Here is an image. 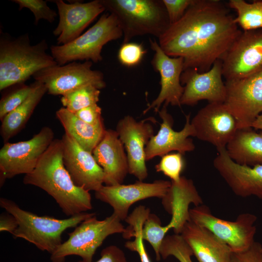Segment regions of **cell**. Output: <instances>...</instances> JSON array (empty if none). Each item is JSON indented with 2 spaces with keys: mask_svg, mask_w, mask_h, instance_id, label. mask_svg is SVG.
Listing matches in <instances>:
<instances>
[{
  "mask_svg": "<svg viewBox=\"0 0 262 262\" xmlns=\"http://www.w3.org/2000/svg\"><path fill=\"white\" fill-rule=\"evenodd\" d=\"M150 213L149 208L140 205L136 207L125 220L129 225L122 233L123 237L126 239L134 237L133 240L127 241L125 246L131 251L137 252L141 262H151L145 249L141 234L144 223Z\"/></svg>",
  "mask_w": 262,
  "mask_h": 262,
  "instance_id": "obj_27",
  "label": "cell"
},
{
  "mask_svg": "<svg viewBox=\"0 0 262 262\" xmlns=\"http://www.w3.org/2000/svg\"><path fill=\"white\" fill-rule=\"evenodd\" d=\"M122 36L116 17L113 14L105 13L92 27L73 41L51 46V55L59 66L77 60L98 63L102 60L103 47Z\"/></svg>",
  "mask_w": 262,
  "mask_h": 262,
  "instance_id": "obj_6",
  "label": "cell"
},
{
  "mask_svg": "<svg viewBox=\"0 0 262 262\" xmlns=\"http://www.w3.org/2000/svg\"><path fill=\"white\" fill-rule=\"evenodd\" d=\"M108 13L117 18L123 44L134 37L151 35L158 39L171 25L162 0H100Z\"/></svg>",
  "mask_w": 262,
  "mask_h": 262,
  "instance_id": "obj_5",
  "label": "cell"
},
{
  "mask_svg": "<svg viewBox=\"0 0 262 262\" xmlns=\"http://www.w3.org/2000/svg\"><path fill=\"white\" fill-rule=\"evenodd\" d=\"M251 128H254L255 130L262 131V113L253 122Z\"/></svg>",
  "mask_w": 262,
  "mask_h": 262,
  "instance_id": "obj_41",
  "label": "cell"
},
{
  "mask_svg": "<svg viewBox=\"0 0 262 262\" xmlns=\"http://www.w3.org/2000/svg\"><path fill=\"white\" fill-rule=\"evenodd\" d=\"M74 114L82 120L90 125H95L103 122L101 108L97 104L82 109Z\"/></svg>",
  "mask_w": 262,
  "mask_h": 262,
  "instance_id": "obj_38",
  "label": "cell"
},
{
  "mask_svg": "<svg viewBox=\"0 0 262 262\" xmlns=\"http://www.w3.org/2000/svg\"><path fill=\"white\" fill-rule=\"evenodd\" d=\"M54 137L53 130L44 126L28 140L5 143L0 150V186L6 179L31 173Z\"/></svg>",
  "mask_w": 262,
  "mask_h": 262,
  "instance_id": "obj_9",
  "label": "cell"
},
{
  "mask_svg": "<svg viewBox=\"0 0 262 262\" xmlns=\"http://www.w3.org/2000/svg\"><path fill=\"white\" fill-rule=\"evenodd\" d=\"M230 10L220 0H194L158 43L169 56L183 58V71L207 72L216 61L222 60L242 32Z\"/></svg>",
  "mask_w": 262,
  "mask_h": 262,
  "instance_id": "obj_1",
  "label": "cell"
},
{
  "mask_svg": "<svg viewBox=\"0 0 262 262\" xmlns=\"http://www.w3.org/2000/svg\"><path fill=\"white\" fill-rule=\"evenodd\" d=\"M189 215L191 221L209 230L233 253L244 251L255 242L257 217L254 214L243 213L235 220L228 221L214 216L209 207L201 204L189 209Z\"/></svg>",
  "mask_w": 262,
  "mask_h": 262,
  "instance_id": "obj_8",
  "label": "cell"
},
{
  "mask_svg": "<svg viewBox=\"0 0 262 262\" xmlns=\"http://www.w3.org/2000/svg\"><path fill=\"white\" fill-rule=\"evenodd\" d=\"M34 87L33 82L30 85L24 83L10 86L11 89L1 97L0 100V119L21 105L29 96Z\"/></svg>",
  "mask_w": 262,
  "mask_h": 262,
  "instance_id": "obj_32",
  "label": "cell"
},
{
  "mask_svg": "<svg viewBox=\"0 0 262 262\" xmlns=\"http://www.w3.org/2000/svg\"><path fill=\"white\" fill-rule=\"evenodd\" d=\"M171 186V181L161 180L150 183L138 180L127 185H103L95 192V196L110 205L113 209V213L123 221L128 216L129 208L133 204L150 197L163 199Z\"/></svg>",
  "mask_w": 262,
  "mask_h": 262,
  "instance_id": "obj_14",
  "label": "cell"
},
{
  "mask_svg": "<svg viewBox=\"0 0 262 262\" xmlns=\"http://www.w3.org/2000/svg\"><path fill=\"white\" fill-rule=\"evenodd\" d=\"M171 24L179 21L194 0H162Z\"/></svg>",
  "mask_w": 262,
  "mask_h": 262,
  "instance_id": "obj_36",
  "label": "cell"
},
{
  "mask_svg": "<svg viewBox=\"0 0 262 262\" xmlns=\"http://www.w3.org/2000/svg\"><path fill=\"white\" fill-rule=\"evenodd\" d=\"M195 137L211 143L217 149L226 148L238 130L235 117L224 103H209L191 121Z\"/></svg>",
  "mask_w": 262,
  "mask_h": 262,
  "instance_id": "obj_15",
  "label": "cell"
},
{
  "mask_svg": "<svg viewBox=\"0 0 262 262\" xmlns=\"http://www.w3.org/2000/svg\"><path fill=\"white\" fill-rule=\"evenodd\" d=\"M56 117L65 133L71 136L83 149L91 153L106 131L104 122L95 125L89 124L64 107L56 112Z\"/></svg>",
  "mask_w": 262,
  "mask_h": 262,
  "instance_id": "obj_25",
  "label": "cell"
},
{
  "mask_svg": "<svg viewBox=\"0 0 262 262\" xmlns=\"http://www.w3.org/2000/svg\"><path fill=\"white\" fill-rule=\"evenodd\" d=\"M28 98L1 120L0 133L4 143L8 142L25 127L36 107L47 93L45 85L38 81Z\"/></svg>",
  "mask_w": 262,
  "mask_h": 262,
  "instance_id": "obj_26",
  "label": "cell"
},
{
  "mask_svg": "<svg viewBox=\"0 0 262 262\" xmlns=\"http://www.w3.org/2000/svg\"><path fill=\"white\" fill-rule=\"evenodd\" d=\"M183 154L179 153H169L161 157L159 163L155 165L157 172H162L169 178L174 182L180 181V174L185 167V162Z\"/></svg>",
  "mask_w": 262,
  "mask_h": 262,
  "instance_id": "obj_33",
  "label": "cell"
},
{
  "mask_svg": "<svg viewBox=\"0 0 262 262\" xmlns=\"http://www.w3.org/2000/svg\"><path fill=\"white\" fill-rule=\"evenodd\" d=\"M233 262H262V245L255 242L247 250L233 254Z\"/></svg>",
  "mask_w": 262,
  "mask_h": 262,
  "instance_id": "obj_37",
  "label": "cell"
},
{
  "mask_svg": "<svg viewBox=\"0 0 262 262\" xmlns=\"http://www.w3.org/2000/svg\"><path fill=\"white\" fill-rule=\"evenodd\" d=\"M18 227L16 218L11 214L6 212L2 213L0 216V231H7L12 234Z\"/></svg>",
  "mask_w": 262,
  "mask_h": 262,
  "instance_id": "obj_40",
  "label": "cell"
},
{
  "mask_svg": "<svg viewBox=\"0 0 262 262\" xmlns=\"http://www.w3.org/2000/svg\"><path fill=\"white\" fill-rule=\"evenodd\" d=\"M151 49L154 54L151 61L153 69L160 75L161 90L157 97L144 111L145 114L153 109L159 111L162 105L180 107L184 86L180 82L183 71L184 60L180 57H171L161 49L155 39H149Z\"/></svg>",
  "mask_w": 262,
  "mask_h": 262,
  "instance_id": "obj_13",
  "label": "cell"
},
{
  "mask_svg": "<svg viewBox=\"0 0 262 262\" xmlns=\"http://www.w3.org/2000/svg\"><path fill=\"white\" fill-rule=\"evenodd\" d=\"M251 128L238 129L226 147L228 156L237 164H262V132Z\"/></svg>",
  "mask_w": 262,
  "mask_h": 262,
  "instance_id": "obj_24",
  "label": "cell"
},
{
  "mask_svg": "<svg viewBox=\"0 0 262 262\" xmlns=\"http://www.w3.org/2000/svg\"><path fill=\"white\" fill-rule=\"evenodd\" d=\"M59 20L53 34L58 36L57 45L69 43L80 36L83 30L101 13L105 11L100 0L87 2L75 1L67 3L54 1Z\"/></svg>",
  "mask_w": 262,
  "mask_h": 262,
  "instance_id": "obj_20",
  "label": "cell"
},
{
  "mask_svg": "<svg viewBox=\"0 0 262 262\" xmlns=\"http://www.w3.org/2000/svg\"><path fill=\"white\" fill-rule=\"evenodd\" d=\"M226 81L247 77L262 70V29L243 31L221 60Z\"/></svg>",
  "mask_w": 262,
  "mask_h": 262,
  "instance_id": "obj_12",
  "label": "cell"
},
{
  "mask_svg": "<svg viewBox=\"0 0 262 262\" xmlns=\"http://www.w3.org/2000/svg\"><path fill=\"white\" fill-rule=\"evenodd\" d=\"M162 120L160 129L149 140L145 148L146 161L162 157L173 151L182 154L194 150L195 145L190 136L195 137V130L191 123L190 115L185 116L186 121L180 131L173 129L174 120L167 112V106L163 105L158 112Z\"/></svg>",
  "mask_w": 262,
  "mask_h": 262,
  "instance_id": "obj_19",
  "label": "cell"
},
{
  "mask_svg": "<svg viewBox=\"0 0 262 262\" xmlns=\"http://www.w3.org/2000/svg\"><path fill=\"white\" fill-rule=\"evenodd\" d=\"M228 5L237 12L234 21L244 31L262 29V0L252 3L244 0H230Z\"/></svg>",
  "mask_w": 262,
  "mask_h": 262,
  "instance_id": "obj_28",
  "label": "cell"
},
{
  "mask_svg": "<svg viewBox=\"0 0 262 262\" xmlns=\"http://www.w3.org/2000/svg\"><path fill=\"white\" fill-rule=\"evenodd\" d=\"M92 154L103 170L105 185L123 184L129 173V164L124 146L115 130H106Z\"/></svg>",
  "mask_w": 262,
  "mask_h": 262,
  "instance_id": "obj_22",
  "label": "cell"
},
{
  "mask_svg": "<svg viewBox=\"0 0 262 262\" xmlns=\"http://www.w3.org/2000/svg\"><path fill=\"white\" fill-rule=\"evenodd\" d=\"M222 76L221 60L216 61L212 68L204 73H199L193 68L183 71L180 82L184 86L181 105L194 106L202 100H207L209 103H223L226 87Z\"/></svg>",
  "mask_w": 262,
  "mask_h": 262,
  "instance_id": "obj_18",
  "label": "cell"
},
{
  "mask_svg": "<svg viewBox=\"0 0 262 262\" xmlns=\"http://www.w3.org/2000/svg\"><path fill=\"white\" fill-rule=\"evenodd\" d=\"M61 140L63 163L75 185L88 191L99 190L103 185L104 175L92 153L83 149L66 133Z\"/></svg>",
  "mask_w": 262,
  "mask_h": 262,
  "instance_id": "obj_17",
  "label": "cell"
},
{
  "mask_svg": "<svg viewBox=\"0 0 262 262\" xmlns=\"http://www.w3.org/2000/svg\"><path fill=\"white\" fill-rule=\"evenodd\" d=\"M19 5V10L24 8L29 9L34 15L35 24L37 25L40 19H45L50 23L54 21L57 16L56 12L51 9L43 0H13Z\"/></svg>",
  "mask_w": 262,
  "mask_h": 262,
  "instance_id": "obj_34",
  "label": "cell"
},
{
  "mask_svg": "<svg viewBox=\"0 0 262 262\" xmlns=\"http://www.w3.org/2000/svg\"><path fill=\"white\" fill-rule=\"evenodd\" d=\"M92 62H72L44 68L35 73V81L43 83L49 95L62 96L81 87L93 85L99 89L105 87L102 72L91 69Z\"/></svg>",
  "mask_w": 262,
  "mask_h": 262,
  "instance_id": "obj_10",
  "label": "cell"
},
{
  "mask_svg": "<svg viewBox=\"0 0 262 262\" xmlns=\"http://www.w3.org/2000/svg\"><path fill=\"white\" fill-rule=\"evenodd\" d=\"M217 150L213 166L234 194L242 197L255 196L262 199V164L240 165L229 158L226 148Z\"/></svg>",
  "mask_w": 262,
  "mask_h": 262,
  "instance_id": "obj_21",
  "label": "cell"
},
{
  "mask_svg": "<svg viewBox=\"0 0 262 262\" xmlns=\"http://www.w3.org/2000/svg\"><path fill=\"white\" fill-rule=\"evenodd\" d=\"M147 51L141 44L128 42L122 44L118 52L120 63L127 66H133L142 61Z\"/></svg>",
  "mask_w": 262,
  "mask_h": 262,
  "instance_id": "obj_35",
  "label": "cell"
},
{
  "mask_svg": "<svg viewBox=\"0 0 262 262\" xmlns=\"http://www.w3.org/2000/svg\"><path fill=\"white\" fill-rule=\"evenodd\" d=\"M114 213L102 220L89 217L69 233L68 238L50 254L51 262H65L70 255L78 256L84 262H92L97 249L110 235L123 233L125 228Z\"/></svg>",
  "mask_w": 262,
  "mask_h": 262,
  "instance_id": "obj_7",
  "label": "cell"
},
{
  "mask_svg": "<svg viewBox=\"0 0 262 262\" xmlns=\"http://www.w3.org/2000/svg\"><path fill=\"white\" fill-rule=\"evenodd\" d=\"M78 262H84L80 261ZM95 262H128L124 251L115 245L103 248L100 253V258Z\"/></svg>",
  "mask_w": 262,
  "mask_h": 262,
  "instance_id": "obj_39",
  "label": "cell"
},
{
  "mask_svg": "<svg viewBox=\"0 0 262 262\" xmlns=\"http://www.w3.org/2000/svg\"><path fill=\"white\" fill-rule=\"evenodd\" d=\"M223 102L237 122L238 129L251 128L262 113V70L242 79L226 81Z\"/></svg>",
  "mask_w": 262,
  "mask_h": 262,
  "instance_id": "obj_11",
  "label": "cell"
},
{
  "mask_svg": "<svg viewBox=\"0 0 262 262\" xmlns=\"http://www.w3.org/2000/svg\"><path fill=\"white\" fill-rule=\"evenodd\" d=\"M180 234L199 262H233L231 248L206 228L189 220Z\"/></svg>",
  "mask_w": 262,
  "mask_h": 262,
  "instance_id": "obj_23",
  "label": "cell"
},
{
  "mask_svg": "<svg viewBox=\"0 0 262 262\" xmlns=\"http://www.w3.org/2000/svg\"><path fill=\"white\" fill-rule=\"evenodd\" d=\"M0 206L12 214L18 222V227L12 234L14 238L23 239L50 254L62 244V234L64 231L77 227L86 218L96 215L95 213L85 212L64 219L38 216L3 197L0 198Z\"/></svg>",
  "mask_w": 262,
  "mask_h": 262,
  "instance_id": "obj_4",
  "label": "cell"
},
{
  "mask_svg": "<svg viewBox=\"0 0 262 262\" xmlns=\"http://www.w3.org/2000/svg\"><path fill=\"white\" fill-rule=\"evenodd\" d=\"M151 118L137 121L127 115L119 120L115 130L126 152L129 173L139 181H143L148 176L145 148L154 135V128L150 123L153 118Z\"/></svg>",
  "mask_w": 262,
  "mask_h": 262,
  "instance_id": "obj_16",
  "label": "cell"
},
{
  "mask_svg": "<svg viewBox=\"0 0 262 262\" xmlns=\"http://www.w3.org/2000/svg\"><path fill=\"white\" fill-rule=\"evenodd\" d=\"M169 229H170L167 225L163 226L159 217L151 213L144 223L141 232L142 238L143 240L147 241L152 246L157 261L161 259L160 255V247Z\"/></svg>",
  "mask_w": 262,
  "mask_h": 262,
  "instance_id": "obj_31",
  "label": "cell"
},
{
  "mask_svg": "<svg viewBox=\"0 0 262 262\" xmlns=\"http://www.w3.org/2000/svg\"><path fill=\"white\" fill-rule=\"evenodd\" d=\"M45 39L31 43L28 33L15 37L7 33L0 35V90L24 83L31 76L44 68L57 65L47 53Z\"/></svg>",
  "mask_w": 262,
  "mask_h": 262,
  "instance_id": "obj_3",
  "label": "cell"
},
{
  "mask_svg": "<svg viewBox=\"0 0 262 262\" xmlns=\"http://www.w3.org/2000/svg\"><path fill=\"white\" fill-rule=\"evenodd\" d=\"M100 94V89L93 85H87L62 96L61 102L64 107L75 113L82 109L97 104Z\"/></svg>",
  "mask_w": 262,
  "mask_h": 262,
  "instance_id": "obj_29",
  "label": "cell"
},
{
  "mask_svg": "<svg viewBox=\"0 0 262 262\" xmlns=\"http://www.w3.org/2000/svg\"><path fill=\"white\" fill-rule=\"evenodd\" d=\"M161 258L165 260L173 256L180 262H192L193 252L180 234L166 235L160 249Z\"/></svg>",
  "mask_w": 262,
  "mask_h": 262,
  "instance_id": "obj_30",
  "label": "cell"
},
{
  "mask_svg": "<svg viewBox=\"0 0 262 262\" xmlns=\"http://www.w3.org/2000/svg\"><path fill=\"white\" fill-rule=\"evenodd\" d=\"M61 139H55L40 159L35 168L25 175L23 182L38 187L51 196L63 212L71 217L92 209L89 191L73 183L63 160Z\"/></svg>",
  "mask_w": 262,
  "mask_h": 262,
  "instance_id": "obj_2",
  "label": "cell"
}]
</instances>
